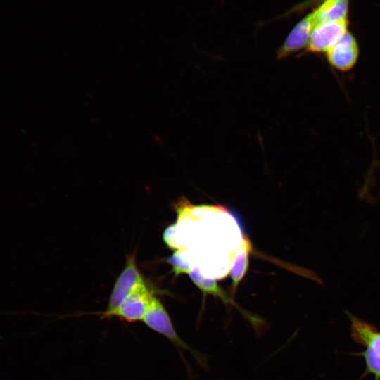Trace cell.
<instances>
[{
    "mask_svg": "<svg viewBox=\"0 0 380 380\" xmlns=\"http://www.w3.org/2000/svg\"><path fill=\"white\" fill-rule=\"evenodd\" d=\"M151 330L167 338L179 350L181 356L184 351L189 352L197 363L205 369L208 368L206 357L192 348L177 333L171 318L160 300L153 296L147 312L142 321Z\"/></svg>",
    "mask_w": 380,
    "mask_h": 380,
    "instance_id": "1",
    "label": "cell"
},
{
    "mask_svg": "<svg viewBox=\"0 0 380 380\" xmlns=\"http://www.w3.org/2000/svg\"><path fill=\"white\" fill-rule=\"evenodd\" d=\"M144 285L146 283L144 277L137 265L135 253L127 255L125 266L117 278L107 308L102 312L113 311L137 289Z\"/></svg>",
    "mask_w": 380,
    "mask_h": 380,
    "instance_id": "2",
    "label": "cell"
},
{
    "mask_svg": "<svg viewBox=\"0 0 380 380\" xmlns=\"http://www.w3.org/2000/svg\"><path fill=\"white\" fill-rule=\"evenodd\" d=\"M153 296L146 284L137 289L113 311L100 312L101 317H115L128 322L143 321Z\"/></svg>",
    "mask_w": 380,
    "mask_h": 380,
    "instance_id": "3",
    "label": "cell"
},
{
    "mask_svg": "<svg viewBox=\"0 0 380 380\" xmlns=\"http://www.w3.org/2000/svg\"><path fill=\"white\" fill-rule=\"evenodd\" d=\"M347 19L317 23L312 32L308 51L327 52L348 32Z\"/></svg>",
    "mask_w": 380,
    "mask_h": 380,
    "instance_id": "4",
    "label": "cell"
},
{
    "mask_svg": "<svg viewBox=\"0 0 380 380\" xmlns=\"http://www.w3.org/2000/svg\"><path fill=\"white\" fill-rule=\"evenodd\" d=\"M326 53L327 61L332 67L340 71H349L357 61L358 44L353 35L347 32Z\"/></svg>",
    "mask_w": 380,
    "mask_h": 380,
    "instance_id": "5",
    "label": "cell"
},
{
    "mask_svg": "<svg viewBox=\"0 0 380 380\" xmlns=\"http://www.w3.org/2000/svg\"><path fill=\"white\" fill-rule=\"evenodd\" d=\"M315 25V15L312 11L299 21L291 30L283 45L278 50V58H285L289 54L308 47Z\"/></svg>",
    "mask_w": 380,
    "mask_h": 380,
    "instance_id": "6",
    "label": "cell"
},
{
    "mask_svg": "<svg viewBox=\"0 0 380 380\" xmlns=\"http://www.w3.org/2000/svg\"><path fill=\"white\" fill-rule=\"evenodd\" d=\"M352 337L357 343L373 350L380 357V332L373 326L348 313Z\"/></svg>",
    "mask_w": 380,
    "mask_h": 380,
    "instance_id": "7",
    "label": "cell"
},
{
    "mask_svg": "<svg viewBox=\"0 0 380 380\" xmlns=\"http://www.w3.org/2000/svg\"><path fill=\"white\" fill-rule=\"evenodd\" d=\"M349 0H324L313 11L316 24L347 19Z\"/></svg>",
    "mask_w": 380,
    "mask_h": 380,
    "instance_id": "8",
    "label": "cell"
},
{
    "mask_svg": "<svg viewBox=\"0 0 380 380\" xmlns=\"http://www.w3.org/2000/svg\"><path fill=\"white\" fill-rule=\"evenodd\" d=\"M250 249V241L248 239H243L240 248L234 257V263L229 272L234 291L247 272Z\"/></svg>",
    "mask_w": 380,
    "mask_h": 380,
    "instance_id": "9",
    "label": "cell"
},
{
    "mask_svg": "<svg viewBox=\"0 0 380 380\" xmlns=\"http://www.w3.org/2000/svg\"><path fill=\"white\" fill-rule=\"evenodd\" d=\"M189 275L195 285L201 290L203 296L211 294L221 298L224 303H231L232 300L212 278L203 276L197 267H193Z\"/></svg>",
    "mask_w": 380,
    "mask_h": 380,
    "instance_id": "10",
    "label": "cell"
},
{
    "mask_svg": "<svg viewBox=\"0 0 380 380\" xmlns=\"http://www.w3.org/2000/svg\"><path fill=\"white\" fill-rule=\"evenodd\" d=\"M167 261L172 266V271L176 275L184 273L189 274L193 267L190 262L183 256L181 251H175L167 259Z\"/></svg>",
    "mask_w": 380,
    "mask_h": 380,
    "instance_id": "11",
    "label": "cell"
},
{
    "mask_svg": "<svg viewBox=\"0 0 380 380\" xmlns=\"http://www.w3.org/2000/svg\"><path fill=\"white\" fill-rule=\"evenodd\" d=\"M368 371L376 376L380 377V357L371 348H367L362 353Z\"/></svg>",
    "mask_w": 380,
    "mask_h": 380,
    "instance_id": "12",
    "label": "cell"
}]
</instances>
